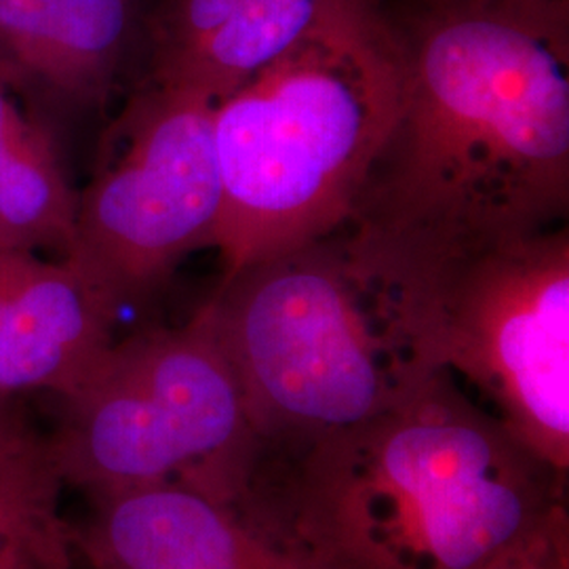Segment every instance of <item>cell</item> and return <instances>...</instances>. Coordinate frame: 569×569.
<instances>
[{
    "mask_svg": "<svg viewBox=\"0 0 569 569\" xmlns=\"http://www.w3.org/2000/svg\"><path fill=\"white\" fill-rule=\"evenodd\" d=\"M388 13L403 103L348 224L418 268L566 224L569 11L413 0Z\"/></svg>",
    "mask_w": 569,
    "mask_h": 569,
    "instance_id": "1",
    "label": "cell"
},
{
    "mask_svg": "<svg viewBox=\"0 0 569 569\" xmlns=\"http://www.w3.org/2000/svg\"><path fill=\"white\" fill-rule=\"evenodd\" d=\"M239 512L326 569H489L568 517V475L439 369L359 427L262 456Z\"/></svg>",
    "mask_w": 569,
    "mask_h": 569,
    "instance_id": "2",
    "label": "cell"
},
{
    "mask_svg": "<svg viewBox=\"0 0 569 569\" xmlns=\"http://www.w3.org/2000/svg\"><path fill=\"white\" fill-rule=\"evenodd\" d=\"M203 310L243 388L260 456L359 427L441 369L422 268L350 224L224 274Z\"/></svg>",
    "mask_w": 569,
    "mask_h": 569,
    "instance_id": "3",
    "label": "cell"
},
{
    "mask_svg": "<svg viewBox=\"0 0 569 569\" xmlns=\"http://www.w3.org/2000/svg\"><path fill=\"white\" fill-rule=\"evenodd\" d=\"M406 79L387 4L333 0L300 41L216 102L222 207L211 247L224 274L350 222Z\"/></svg>",
    "mask_w": 569,
    "mask_h": 569,
    "instance_id": "4",
    "label": "cell"
},
{
    "mask_svg": "<svg viewBox=\"0 0 569 569\" xmlns=\"http://www.w3.org/2000/svg\"><path fill=\"white\" fill-rule=\"evenodd\" d=\"M60 403L49 439L68 488L176 483L243 507L262 441L203 306L183 326L114 340Z\"/></svg>",
    "mask_w": 569,
    "mask_h": 569,
    "instance_id": "5",
    "label": "cell"
},
{
    "mask_svg": "<svg viewBox=\"0 0 569 569\" xmlns=\"http://www.w3.org/2000/svg\"><path fill=\"white\" fill-rule=\"evenodd\" d=\"M216 100L140 82L77 192L63 262L121 315L150 302L183 260L211 247L222 207Z\"/></svg>",
    "mask_w": 569,
    "mask_h": 569,
    "instance_id": "6",
    "label": "cell"
},
{
    "mask_svg": "<svg viewBox=\"0 0 569 569\" xmlns=\"http://www.w3.org/2000/svg\"><path fill=\"white\" fill-rule=\"evenodd\" d=\"M425 270L437 367L569 475V230L531 232Z\"/></svg>",
    "mask_w": 569,
    "mask_h": 569,
    "instance_id": "7",
    "label": "cell"
},
{
    "mask_svg": "<svg viewBox=\"0 0 569 569\" xmlns=\"http://www.w3.org/2000/svg\"><path fill=\"white\" fill-rule=\"evenodd\" d=\"M70 528L87 569H326L234 507L176 483L91 496Z\"/></svg>",
    "mask_w": 569,
    "mask_h": 569,
    "instance_id": "8",
    "label": "cell"
},
{
    "mask_svg": "<svg viewBox=\"0 0 569 569\" xmlns=\"http://www.w3.org/2000/svg\"><path fill=\"white\" fill-rule=\"evenodd\" d=\"M148 0H0V81L63 114L100 112L146 63Z\"/></svg>",
    "mask_w": 569,
    "mask_h": 569,
    "instance_id": "9",
    "label": "cell"
},
{
    "mask_svg": "<svg viewBox=\"0 0 569 569\" xmlns=\"http://www.w3.org/2000/svg\"><path fill=\"white\" fill-rule=\"evenodd\" d=\"M117 321L68 262L0 249V392L70 395L114 345Z\"/></svg>",
    "mask_w": 569,
    "mask_h": 569,
    "instance_id": "10",
    "label": "cell"
},
{
    "mask_svg": "<svg viewBox=\"0 0 569 569\" xmlns=\"http://www.w3.org/2000/svg\"><path fill=\"white\" fill-rule=\"evenodd\" d=\"M333 0H148L143 82L222 100L305 37Z\"/></svg>",
    "mask_w": 569,
    "mask_h": 569,
    "instance_id": "11",
    "label": "cell"
},
{
    "mask_svg": "<svg viewBox=\"0 0 569 569\" xmlns=\"http://www.w3.org/2000/svg\"><path fill=\"white\" fill-rule=\"evenodd\" d=\"M77 192L49 131L0 81V249L56 253L74 230Z\"/></svg>",
    "mask_w": 569,
    "mask_h": 569,
    "instance_id": "12",
    "label": "cell"
},
{
    "mask_svg": "<svg viewBox=\"0 0 569 569\" xmlns=\"http://www.w3.org/2000/svg\"><path fill=\"white\" fill-rule=\"evenodd\" d=\"M66 488L49 435L23 416L0 432V569H81Z\"/></svg>",
    "mask_w": 569,
    "mask_h": 569,
    "instance_id": "13",
    "label": "cell"
},
{
    "mask_svg": "<svg viewBox=\"0 0 569 569\" xmlns=\"http://www.w3.org/2000/svg\"><path fill=\"white\" fill-rule=\"evenodd\" d=\"M489 569H569V515L552 523L526 549Z\"/></svg>",
    "mask_w": 569,
    "mask_h": 569,
    "instance_id": "14",
    "label": "cell"
},
{
    "mask_svg": "<svg viewBox=\"0 0 569 569\" xmlns=\"http://www.w3.org/2000/svg\"><path fill=\"white\" fill-rule=\"evenodd\" d=\"M21 416L23 413H21L20 407H18V397L0 392V432L7 430L11 425H16Z\"/></svg>",
    "mask_w": 569,
    "mask_h": 569,
    "instance_id": "15",
    "label": "cell"
},
{
    "mask_svg": "<svg viewBox=\"0 0 569 569\" xmlns=\"http://www.w3.org/2000/svg\"><path fill=\"white\" fill-rule=\"evenodd\" d=\"M489 2H500V4H510V7H521V9L569 11V0H489Z\"/></svg>",
    "mask_w": 569,
    "mask_h": 569,
    "instance_id": "16",
    "label": "cell"
}]
</instances>
